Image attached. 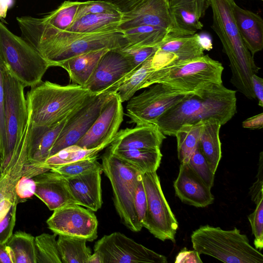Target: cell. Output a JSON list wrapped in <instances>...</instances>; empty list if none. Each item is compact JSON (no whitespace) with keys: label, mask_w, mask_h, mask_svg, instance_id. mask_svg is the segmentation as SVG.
<instances>
[{"label":"cell","mask_w":263,"mask_h":263,"mask_svg":"<svg viewBox=\"0 0 263 263\" xmlns=\"http://www.w3.org/2000/svg\"><path fill=\"white\" fill-rule=\"evenodd\" d=\"M236 91L222 84L211 83L190 93L157 120L164 135L174 136L183 125L215 118L223 125L236 112Z\"/></svg>","instance_id":"cell-2"},{"label":"cell","mask_w":263,"mask_h":263,"mask_svg":"<svg viewBox=\"0 0 263 263\" xmlns=\"http://www.w3.org/2000/svg\"><path fill=\"white\" fill-rule=\"evenodd\" d=\"M223 67L208 54L176 62L153 70L143 88L156 83L185 92H193L211 83L222 84Z\"/></svg>","instance_id":"cell-6"},{"label":"cell","mask_w":263,"mask_h":263,"mask_svg":"<svg viewBox=\"0 0 263 263\" xmlns=\"http://www.w3.org/2000/svg\"><path fill=\"white\" fill-rule=\"evenodd\" d=\"M137 69L117 49L109 50L100 58L84 87L95 95L115 92Z\"/></svg>","instance_id":"cell-15"},{"label":"cell","mask_w":263,"mask_h":263,"mask_svg":"<svg viewBox=\"0 0 263 263\" xmlns=\"http://www.w3.org/2000/svg\"><path fill=\"white\" fill-rule=\"evenodd\" d=\"M147 210L143 227L156 238L175 242L178 223L163 193L156 171L142 174Z\"/></svg>","instance_id":"cell-10"},{"label":"cell","mask_w":263,"mask_h":263,"mask_svg":"<svg viewBox=\"0 0 263 263\" xmlns=\"http://www.w3.org/2000/svg\"><path fill=\"white\" fill-rule=\"evenodd\" d=\"M158 46L143 47L125 46L117 50L125 57L136 69H138L145 61L155 53L158 49Z\"/></svg>","instance_id":"cell-40"},{"label":"cell","mask_w":263,"mask_h":263,"mask_svg":"<svg viewBox=\"0 0 263 263\" xmlns=\"http://www.w3.org/2000/svg\"><path fill=\"white\" fill-rule=\"evenodd\" d=\"M193 249L226 263H262L263 255L252 246L246 235L234 228L224 230L209 225L200 226L193 232Z\"/></svg>","instance_id":"cell-5"},{"label":"cell","mask_w":263,"mask_h":263,"mask_svg":"<svg viewBox=\"0 0 263 263\" xmlns=\"http://www.w3.org/2000/svg\"><path fill=\"white\" fill-rule=\"evenodd\" d=\"M80 4V2L65 1L56 9L39 18L49 27L65 31L74 23Z\"/></svg>","instance_id":"cell-35"},{"label":"cell","mask_w":263,"mask_h":263,"mask_svg":"<svg viewBox=\"0 0 263 263\" xmlns=\"http://www.w3.org/2000/svg\"><path fill=\"white\" fill-rule=\"evenodd\" d=\"M4 91L5 143L1 171L2 173L17 149L29 124L25 86L0 59Z\"/></svg>","instance_id":"cell-9"},{"label":"cell","mask_w":263,"mask_h":263,"mask_svg":"<svg viewBox=\"0 0 263 263\" xmlns=\"http://www.w3.org/2000/svg\"><path fill=\"white\" fill-rule=\"evenodd\" d=\"M22 36L50 64L58 66L64 61L91 51L117 50L127 45L123 33L119 30L80 33L61 31L42 23L39 17H17Z\"/></svg>","instance_id":"cell-1"},{"label":"cell","mask_w":263,"mask_h":263,"mask_svg":"<svg viewBox=\"0 0 263 263\" xmlns=\"http://www.w3.org/2000/svg\"><path fill=\"white\" fill-rule=\"evenodd\" d=\"M1 151H2V147H1V142H0V152H1Z\"/></svg>","instance_id":"cell-54"},{"label":"cell","mask_w":263,"mask_h":263,"mask_svg":"<svg viewBox=\"0 0 263 263\" xmlns=\"http://www.w3.org/2000/svg\"><path fill=\"white\" fill-rule=\"evenodd\" d=\"M55 233H42L35 237L36 263H62Z\"/></svg>","instance_id":"cell-37"},{"label":"cell","mask_w":263,"mask_h":263,"mask_svg":"<svg viewBox=\"0 0 263 263\" xmlns=\"http://www.w3.org/2000/svg\"><path fill=\"white\" fill-rule=\"evenodd\" d=\"M212 11L213 30L222 44L232 71L231 83L246 97L255 98L252 77L260 69L243 43L233 14L235 0H208Z\"/></svg>","instance_id":"cell-3"},{"label":"cell","mask_w":263,"mask_h":263,"mask_svg":"<svg viewBox=\"0 0 263 263\" xmlns=\"http://www.w3.org/2000/svg\"><path fill=\"white\" fill-rule=\"evenodd\" d=\"M107 149L118 157L136 166L142 173L157 171L162 157L160 149Z\"/></svg>","instance_id":"cell-30"},{"label":"cell","mask_w":263,"mask_h":263,"mask_svg":"<svg viewBox=\"0 0 263 263\" xmlns=\"http://www.w3.org/2000/svg\"><path fill=\"white\" fill-rule=\"evenodd\" d=\"M46 223L48 228L57 235L82 237L88 241L98 237L97 217L92 211L77 204L54 210Z\"/></svg>","instance_id":"cell-14"},{"label":"cell","mask_w":263,"mask_h":263,"mask_svg":"<svg viewBox=\"0 0 263 263\" xmlns=\"http://www.w3.org/2000/svg\"><path fill=\"white\" fill-rule=\"evenodd\" d=\"M164 135L155 124L136 125L118 132L107 146L111 151L116 149H160L165 139Z\"/></svg>","instance_id":"cell-20"},{"label":"cell","mask_w":263,"mask_h":263,"mask_svg":"<svg viewBox=\"0 0 263 263\" xmlns=\"http://www.w3.org/2000/svg\"><path fill=\"white\" fill-rule=\"evenodd\" d=\"M173 186L176 195L185 204L204 208L214 202V197L211 188L205 184L187 163H180Z\"/></svg>","instance_id":"cell-22"},{"label":"cell","mask_w":263,"mask_h":263,"mask_svg":"<svg viewBox=\"0 0 263 263\" xmlns=\"http://www.w3.org/2000/svg\"><path fill=\"white\" fill-rule=\"evenodd\" d=\"M261 1H262V0H261Z\"/></svg>","instance_id":"cell-56"},{"label":"cell","mask_w":263,"mask_h":263,"mask_svg":"<svg viewBox=\"0 0 263 263\" xmlns=\"http://www.w3.org/2000/svg\"><path fill=\"white\" fill-rule=\"evenodd\" d=\"M134 206L138 221L143 228L145 221L147 199L142 177L136 189L134 199Z\"/></svg>","instance_id":"cell-44"},{"label":"cell","mask_w":263,"mask_h":263,"mask_svg":"<svg viewBox=\"0 0 263 263\" xmlns=\"http://www.w3.org/2000/svg\"><path fill=\"white\" fill-rule=\"evenodd\" d=\"M243 128L249 129H260L263 127V113L250 117L242 123Z\"/></svg>","instance_id":"cell-50"},{"label":"cell","mask_w":263,"mask_h":263,"mask_svg":"<svg viewBox=\"0 0 263 263\" xmlns=\"http://www.w3.org/2000/svg\"><path fill=\"white\" fill-rule=\"evenodd\" d=\"M257 180L250 189L251 200L255 203L259 199L263 198V153L260 154Z\"/></svg>","instance_id":"cell-46"},{"label":"cell","mask_w":263,"mask_h":263,"mask_svg":"<svg viewBox=\"0 0 263 263\" xmlns=\"http://www.w3.org/2000/svg\"><path fill=\"white\" fill-rule=\"evenodd\" d=\"M109 50L104 48L78 55L64 61L58 66L67 72L73 84L84 86L100 58Z\"/></svg>","instance_id":"cell-26"},{"label":"cell","mask_w":263,"mask_h":263,"mask_svg":"<svg viewBox=\"0 0 263 263\" xmlns=\"http://www.w3.org/2000/svg\"><path fill=\"white\" fill-rule=\"evenodd\" d=\"M202 37L198 33L189 35H168L159 45L152 58L154 70L169 64L204 55Z\"/></svg>","instance_id":"cell-17"},{"label":"cell","mask_w":263,"mask_h":263,"mask_svg":"<svg viewBox=\"0 0 263 263\" xmlns=\"http://www.w3.org/2000/svg\"><path fill=\"white\" fill-rule=\"evenodd\" d=\"M1 175H2V173H1V168H0V177H1Z\"/></svg>","instance_id":"cell-55"},{"label":"cell","mask_w":263,"mask_h":263,"mask_svg":"<svg viewBox=\"0 0 263 263\" xmlns=\"http://www.w3.org/2000/svg\"><path fill=\"white\" fill-rule=\"evenodd\" d=\"M233 14L242 41L253 57L263 48L262 19L258 14L241 8L236 3Z\"/></svg>","instance_id":"cell-25"},{"label":"cell","mask_w":263,"mask_h":263,"mask_svg":"<svg viewBox=\"0 0 263 263\" xmlns=\"http://www.w3.org/2000/svg\"><path fill=\"white\" fill-rule=\"evenodd\" d=\"M252 88L255 98L257 99L258 105L263 106V79L254 74L252 77Z\"/></svg>","instance_id":"cell-49"},{"label":"cell","mask_w":263,"mask_h":263,"mask_svg":"<svg viewBox=\"0 0 263 263\" xmlns=\"http://www.w3.org/2000/svg\"><path fill=\"white\" fill-rule=\"evenodd\" d=\"M255 204V210L248 216V218L254 236L255 248L260 251L263 248V198Z\"/></svg>","instance_id":"cell-41"},{"label":"cell","mask_w":263,"mask_h":263,"mask_svg":"<svg viewBox=\"0 0 263 263\" xmlns=\"http://www.w3.org/2000/svg\"><path fill=\"white\" fill-rule=\"evenodd\" d=\"M95 94L77 84L62 86L42 81L26 95L29 124L49 126L66 118Z\"/></svg>","instance_id":"cell-4"},{"label":"cell","mask_w":263,"mask_h":263,"mask_svg":"<svg viewBox=\"0 0 263 263\" xmlns=\"http://www.w3.org/2000/svg\"><path fill=\"white\" fill-rule=\"evenodd\" d=\"M121 17L122 13L89 14L76 20L65 31L92 33L118 30Z\"/></svg>","instance_id":"cell-28"},{"label":"cell","mask_w":263,"mask_h":263,"mask_svg":"<svg viewBox=\"0 0 263 263\" xmlns=\"http://www.w3.org/2000/svg\"><path fill=\"white\" fill-rule=\"evenodd\" d=\"M0 263H13L9 248L4 243H0Z\"/></svg>","instance_id":"cell-51"},{"label":"cell","mask_w":263,"mask_h":263,"mask_svg":"<svg viewBox=\"0 0 263 263\" xmlns=\"http://www.w3.org/2000/svg\"><path fill=\"white\" fill-rule=\"evenodd\" d=\"M58 236L57 243L62 263H87L91 251L86 246L85 239L64 235Z\"/></svg>","instance_id":"cell-31"},{"label":"cell","mask_w":263,"mask_h":263,"mask_svg":"<svg viewBox=\"0 0 263 263\" xmlns=\"http://www.w3.org/2000/svg\"><path fill=\"white\" fill-rule=\"evenodd\" d=\"M36 183L33 177L23 176L17 181L15 193L18 203L26 201L35 195Z\"/></svg>","instance_id":"cell-43"},{"label":"cell","mask_w":263,"mask_h":263,"mask_svg":"<svg viewBox=\"0 0 263 263\" xmlns=\"http://www.w3.org/2000/svg\"><path fill=\"white\" fill-rule=\"evenodd\" d=\"M142 25L162 27L174 34L168 0H145L133 10L122 13L118 30L122 32Z\"/></svg>","instance_id":"cell-18"},{"label":"cell","mask_w":263,"mask_h":263,"mask_svg":"<svg viewBox=\"0 0 263 263\" xmlns=\"http://www.w3.org/2000/svg\"><path fill=\"white\" fill-rule=\"evenodd\" d=\"M104 148L105 147L100 146L92 149H86L76 144L72 145L49 156L39 167L47 172L61 165L98 156V153Z\"/></svg>","instance_id":"cell-34"},{"label":"cell","mask_w":263,"mask_h":263,"mask_svg":"<svg viewBox=\"0 0 263 263\" xmlns=\"http://www.w3.org/2000/svg\"><path fill=\"white\" fill-rule=\"evenodd\" d=\"M175 262L201 263L202 261L196 250H188L184 248L176 256Z\"/></svg>","instance_id":"cell-48"},{"label":"cell","mask_w":263,"mask_h":263,"mask_svg":"<svg viewBox=\"0 0 263 263\" xmlns=\"http://www.w3.org/2000/svg\"><path fill=\"white\" fill-rule=\"evenodd\" d=\"M33 178L36 183L35 195L50 211L71 204H77L67 179L58 173L50 170Z\"/></svg>","instance_id":"cell-21"},{"label":"cell","mask_w":263,"mask_h":263,"mask_svg":"<svg viewBox=\"0 0 263 263\" xmlns=\"http://www.w3.org/2000/svg\"><path fill=\"white\" fill-rule=\"evenodd\" d=\"M123 114L122 102L119 95L114 92L97 119L76 145L86 149L107 147L119 131Z\"/></svg>","instance_id":"cell-16"},{"label":"cell","mask_w":263,"mask_h":263,"mask_svg":"<svg viewBox=\"0 0 263 263\" xmlns=\"http://www.w3.org/2000/svg\"><path fill=\"white\" fill-rule=\"evenodd\" d=\"M190 93L160 83L153 84L127 101L126 115L130 123L136 125L155 124L162 115Z\"/></svg>","instance_id":"cell-11"},{"label":"cell","mask_w":263,"mask_h":263,"mask_svg":"<svg viewBox=\"0 0 263 263\" xmlns=\"http://www.w3.org/2000/svg\"><path fill=\"white\" fill-rule=\"evenodd\" d=\"M221 123L215 118L203 121L198 146L213 173H215L222 156L219 138Z\"/></svg>","instance_id":"cell-27"},{"label":"cell","mask_w":263,"mask_h":263,"mask_svg":"<svg viewBox=\"0 0 263 263\" xmlns=\"http://www.w3.org/2000/svg\"><path fill=\"white\" fill-rule=\"evenodd\" d=\"M168 6L174 35H192L202 29L208 0H168Z\"/></svg>","instance_id":"cell-19"},{"label":"cell","mask_w":263,"mask_h":263,"mask_svg":"<svg viewBox=\"0 0 263 263\" xmlns=\"http://www.w3.org/2000/svg\"><path fill=\"white\" fill-rule=\"evenodd\" d=\"M34 240L26 232L18 231L12 234L6 244L13 263H36Z\"/></svg>","instance_id":"cell-32"},{"label":"cell","mask_w":263,"mask_h":263,"mask_svg":"<svg viewBox=\"0 0 263 263\" xmlns=\"http://www.w3.org/2000/svg\"><path fill=\"white\" fill-rule=\"evenodd\" d=\"M203 121L182 125L176 132L178 158L180 162L186 163L197 148Z\"/></svg>","instance_id":"cell-33"},{"label":"cell","mask_w":263,"mask_h":263,"mask_svg":"<svg viewBox=\"0 0 263 263\" xmlns=\"http://www.w3.org/2000/svg\"><path fill=\"white\" fill-rule=\"evenodd\" d=\"M2 158L1 155L0 154V168H1V164H2Z\"/></svg>","instance_id":"cell-53"},{"label":"cell","mask_w":263,"mask_h":263,"mask_svg":"<svg viewBox=\"0 0 263 263\" xmlns=\"http://www.w3.org/2000/svg\"><path fill=\"white\" fill-rule=\"evenodd\" d=\"M98 156L78 160L61 165L51 170L65 178L75 177L101 168L102 165L97 159Z\"/></svg>","instance_id":"cell-38"},{"label":"cell","mask_w":263,"mask_h":263,"mask_svg":"<svg viewBox=\"0 0 263 263\" xmlns=\"http://www.w3.org/2000/svg\"><path fill=\"white\" fill-rule=\"evenodd\" d=\"M126 47H143L159 45L170 33L165 28L149 25L139 26L122 31Z\"/></svg>","instance_id":"cell-29"},{"label":"cell","mask_w":263,"mask_h":263,"mask_svg":"<svg viewBox=\"0 0 263 263\" xmlns=\"http://www.w3.org/2000/svg\"><path fill=\"white\" fill-rule=\"evenodd\" d=\"M0 59L25 87L41 82L49 63L21 36L0 22Z\"/></svg>","instance_id":"cell-8"},{"label":"cell","mask_w":263,"mask_h":263,"mask_svg":"<svg viewBox=\"0 0 263 263\" xmlns=\"http://www.w3.org/2000/svg\"><path fill=\"white\" fill-rule=\"evenodd\" d=\"M17 205L16 204L13 205L0 222V243H6L13 234L16 221Z\"/></svg>","instance_id":"cell-45"},{"label":"cell","mask_w":263,"mask_h":263,"mask_svg":"<svg viewBox=\"0 0 263 263\" xmlns=\"http://www.w3.org/2000/svg\"><path fill=\"white\" fill-rule=\"evenodd\" d=\"M87 263H103V261L101 255L98 252H94L88 258Z\"/></svg>","instance_id":"cell-52"},{"label":"cell","mask_w":263,"mask_h":263,"mask_svg":"<svg viewBox=\"0 0 263 263\" xmlns=\"http://www.w3.org/2000/svg\"><path fill=\"white\" fill-rule=\"evenodd\" d=\"M94 252L103 263H166L165 256L140 244L120 232L104 235L95 244Z\"/></svg>","instance_id":"cell-12"},{"label":"cell","mask_w":263,"mask_h":263,"mask_svg":"<svg viewBox=\"0 0 263 263\" xmlns=\"http://www.w3.org/2000/svg\"><path fill=\"white\" fill-rule=\"evenodd\" d=\"M186 163L205 184L211 189L214 184L215 174L211 170L199 146L192 154Z\"/></svg>","instance_id":"cell-39"},{"label":"cell","mask_w":263,"mask_h":263,"mask_svg":"<svg viewBox=\"0 0 263 263\" xmlns=\"http://www.w3.org/2000/svg\"><path fill=\"white\" fill-rule=\"evenodd\" d=\"M112 92L107 91L93 96L68 116L49 156L66 147L75 145L82 138L97 119Z\"/></svg>","instance_id":"cell-13"},{"label":"cell","mask_w":263,"mask_h":263,"mask_svg":"<svg viewBox=\"0 0 263 263\" xmlns=\"http://www.w3.org/2000/svg\"><path fill=\"white\" fill-rule=\"evenodd\" d=\"M4 91L3 79L0 65V142L3 155L5 143V128L4 120Z\"/></svg>","instance_id":"cell-47"},{"label":"cell","mask_w":263,"mask_h":263,"mask_svg":"<svg viewBox=\"0 0 263 263\" xmlns=\"http://www.w3.org/2000/svg\"><path fill=\"white\" fill-rule=\"evenodd\" d=\"M121 13L111 3L105 1H88L81 2L76 20L89 14Z\"/></svg>","instance_id":"cell-42"},{"label":"cell","mask_w":263,"mask_h":263,"mask_svg":"<svg viewBox=\"0 0 263 263\" xmlns=\"http://www.w3.org/2000/svg\"><path fill=\"white\" fill-rule=\"evenodd\" d=\"M153 55L145 61L116 90L122 103L129 100L136 91L143 88L149 73L153 70L152 67Z\"/></svg>","instance_id":"cell-36"},{"label":"cell","mask_w":263,"mask_h":263,"mask_svg":"<svg viewBox=\"0 0 263 263\" xmlns=\"http://www.w3.org/2000/svg\"><path fill=\"white\" fill-rule=\"evenodd\" d=\"M101 165L102 172L110 181L114 205L121 222L133 232L140 231L142 227L136 215L134 199L143 173L107 148L102 156Z\"/></svg>","instance_id":"cell-7"},{"label":"cell","mask_w":263,"mask_h":263,"mask_svg":"<svg viewBox=\"0 0 263 263\" xmlns=\"http://www.w3.org/2000/svg\"><path fill=\"white\" fill-rule=\"evenodd\" d=\"M68 117L49 126H33L29 124L27 139V157L29 164L43 170L39 166L49 157L50 151Z\"/></svg>","instance_id":"cell-23"},{"label":"cell","mask_w":263,"mask_h":263,"mask_svg":"<svg viewBox=\"0 0 263 263\" xmlns=\"http://www.w3.org/2000/svg\"><path fill=\"white\" fill-rule=\"evenodd\" d=\"M97 168L75 177L67 178L68 186L77 204L96 212L102 205L101 173Z\"/></svg>","instance_id":"cell-24"}]
</instances>
